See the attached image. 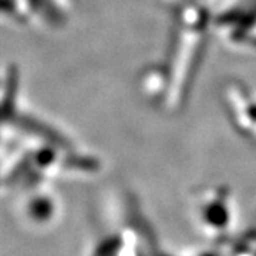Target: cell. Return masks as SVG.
Listing matches in <instances>:
<instances>
[{
  "label": "cell",
  "instance_id": "cell-2",
  "mask_svg": "<svg viewBox=\"0 0 256 256\" xmlns=\"http://www.w3.org/2000/svg\"><path fill=\"white\" fill-rule=\"evenodd\" d=\"M16 206L20 220L34 229L54 226L62 215V201L48 182L22 188V196Z\"/></svg>",
  "mask_w": 256,
  "mask_h": 256
},
{
  "label": "cell",
  "instance_id": "cell-1",
  "mask_svg": "<svg viewBox=\"0 0 256 256\" xmlns=\"http://www.w3.org/2000/svg\"><path fill=\"white\" fill-rule=\"evenodd\" d=\"M191 220L195 230L208 244L225 245L238 224V205L229 186L212 185L195 192Z\"/></svg>",
  "mask_w": 256,
  "mask_h": 256
},
{
  "label": "cell",
  "instance_id": "cell-3",
  "mask_svg": "<svg viewBox=\"0 0 256 256\" xmlns=\"http://www.w3.org/2000/svg\"><path fill=\"white\" fill-rule=\"evenodd\" d=\"M210 246L204 248L201 250L194 252L188 256H229V254L222 250V245H214V244H210Z\"/></svg>",
  "mask_w": 256,
  "mask_h": 256
}]
</instances>
